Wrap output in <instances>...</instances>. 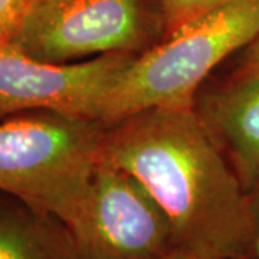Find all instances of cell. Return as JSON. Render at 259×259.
Returning a JSON list of instances; mask_svg holds the SVG:
<instances>
[{
  "mask_svg": "<svg viewBox=\"0 0 259 259\" xmlns=\"http://www.w3.org/2000/svg\"><path fill=\"white\" fill-rule=\"evenodd\" d=\"M101 158L146 189L179 249L200 259L250 253V196L194 108H154L105 127Z\"/></svg>",
  "mask_w": 259,
  "mask_h": 259,
  "instance_id": "6da1fadb",
  "label": "cell"
},
{
  "mask_svg": "<svg viewBox=\"0 0 259 259\" xmlns=\"http://www.w3.org/2000/svg\"><path fill=\"white\" fill-rule=\"evenodd\" d=\"M258 35L259 0H239L177 26L121 69L102 97L97 121L110 127L147 110L194 108L209 74Z\"/></svg>",
  "mask_w": 259,
  "mask_h": 259,
  "instance_id": "7a4b0ae2",
  "label": "cell"
},
{
  "mask_svg": "<svg viewBox=\"0 0 259 259\" xmlns=\"http://www.w3.org/2000/svg\"><path fill=\"white\" fill-rule=\"evenodd\" d=\"M101 122L52 111L0 121V192L54 214L75 238L87 221L101 158Z\"/></svg>",
  "mask_w": 259,
  "mask_h": 259,
  "instance_id": "3957f363",
  "label": "cell"
},
{
  "mask_svg": "<svg viewBox=\"0 0 259 259\" xmlns=\"http://www.w3.org/2000/svg\"><path fill=\"white\" fill-rule=\"evenodd\" d=\"M150 36L143 0H30L9 47L48 64L134 54Z\"/></svg>",
  "mask_w": 259,
  "mask_h": 259,
  "instance_id": "277c9868",
  "label": "cell"
},
{
  "mask_svg": "<svg viewBox=\"0 0 259 259\" xmlns=\"http://www.w3.org/2000/svg\"><path fill=\"white\" fill-rule=\"evenodd\" d=\"M76 242L82 259H161L177 249L170 222L154 199L102 158Z\"/></svg>",
  "mask_w": 259,
  "mask_h": 259,
  "instance_id": "5b68a950",
  "label": "cell"
},
{
  "mask_svg": "<svg viewBox=\"0 0 259 259\" xmlns=\"http://www.w3.org/2000/svg\"><path fill=\"white\" fill-rule=\"evenodd\" d=\"M134 56L110 54L82 62L48 64L9 45L2 48L0 121L28 111H52L97 121L104 94Z\"/></svg>",
  "mask_w": 259,
  "mask_h": 259,
  "instance_id": "8992f818",
  "label": "cell"
},
{
  "mask_svg": "<svg viewBox=\"0 0 259 259\" xmlns=\"http://www.w3.org/2000/svg\"><path fill=\"white\" fill-rule=\"evenodd\" d=\"M196 110V108H194ZM199 115L248 194L259 190V71L206 95Z\"/></svg>",
  "mask_w": 259,
  "mask_h": 259,
  "instance_id": "52a82bcc",
  "label": "cell"
},
{
  "mask_svg": "<svg viewBox=\"0 0 259 259\" xmlns=\"http://www.w3.org/2000/svg\"><path fill=\"white\" fill-rule=\"evenodd\" d=\"M0 259H82L72 231L54 214L0 192Z\"/></svg>",
  "mask_w": 259,
  "mask_h": 259,
  "instance_id": "ba28073f",
  "label": "cell"
},
{
  "mask_svg": "<svg viewBox=\"0 0 259 259\" xmlns=\"http://www.w3.org/2000/svg\"><path fill=\"white\" fill-rule=\"evenodd\" d=\"M239 0H161L166 33L204 13H209Z\"/></svg>",
  "mask_w": 259,
  "mask_h": 259,
  "instance_id": "9c48e42d",
  "label": "cell"
},
{
  "mask_svg": "<svg viewBox=\"0 0 259 259\" xmlns=\"http://www.w3.org/2000/svg\"><path fill=\"white\" fill-rule=\"evenodd\" d=\"M30 0H0V49L15 36Z\"/></svg>",
  "mask_w": 259,
  "mask_h": 259,
  "instance_id": "30bf717a",
  "label": "cell"
},
{
  "mask_svg": "<svg viewBox=\"0 0 259 259\" xmlns=\"http://www.w3.org/2000/svg\"><path fill=\"white\" fill-rule=\"evenodd\" d=\"M250 196V216H252V242L250 253L259 259V190Z\"/></svg>",
  "mask_w": 259,
  "mask_h": 259,
  "instance_id": "8fae6325",
  "label": "cell"
},
{
  "mask_svg": "<svg viewBox=\"0 0 259 259\" xmlns=\"http://www.w3.org/2000/svg\"><path fill=\"white\" fill-rule=\"evenodd\" d=\"M259 71V35L249 47L246 48V56L242 66V74H249ZM241 74V75H242Z\"/></svg>",
  "mask_w": 259,
  "mask_h": 259,
  "instance_id": "7c38bea8",
  "label": "cell"
},
{
  "mask_svg": "<svg viewBox=\"0 0 259 259\" xmlns=\"http://www.w3.org/2000/svg\"><path fill=\"white\" fill-rule=\"evenodd\" d=\"M161 259H200L197 258V256H194L193 253H190V252H187V250L183 249H175L173 252H170L168 255H166L164 258Z\"/></svg>",
  "mask_w": 259,
  "mask_h": 259,
  "instance_id": "4fadbf2b",
  "label": "cell"
}]
</instances>
